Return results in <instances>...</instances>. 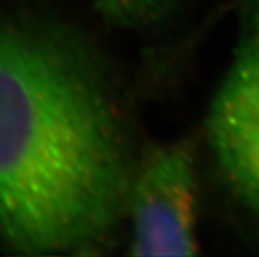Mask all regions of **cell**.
I'll return each instance as SVG.
<instances>
[{"label":"cell","mask_w":259,"mask_h":257,"mask_svg":"<svg viewBox=\"0 0 259 257\" xmlns=\"http://www.w3.org/2000/svg\"><path fill=\"white\" fill-rule=\"evenodd\" d=\"M137 168L106 59L67 23L0 20V240L82 254L127 217Z\"/></svg>","instance_id":"1"},{"label":"cell","mask_w":259,"mask_h":257,"mask_svg":"<svg viewBox=\"0 0 259 257\" xmlns=\"http://www.w3.org/2000/svg\"><path fill=\"white\" fill-rule=\"evenodd\" d=\"M211 166L228 201L259 232V0H238V31L205 120Z\"/></svg>","instance_id":"2"},{"label":"cell","mask_w":259,"mask_h":257,"mask_svg":"<svg viewBox=\"0 0 259 257\" xmlns=\"http://www.w3.org/2000/svg\"><path fill=\"white\" fill-rule=\"evenodd\" d=\"M127 216L135 255H193L197 252L199 178L193 146H155L137 161Z\"/></svg>","instance_id":"3"},{"label":"cell","mask_w":259,"mask_h":257,"mask_svg":"<svg viewBox=\"0 0 259 257\" xmlns=\"http://www.w3.org/2000/svg\"><path fill=\"white\" fill-rule=\"evenodd\" d=\"M186 0H95L109 20L129 28H151L169 19Z\"/></svg>","instance_id":"4"}]
</instances>
